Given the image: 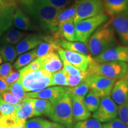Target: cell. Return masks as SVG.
Here are the masks:
<instances>
[{"instance_id": "obj_20", "label": "cell", "mask_w": 128, "mask_h": 128, "mask_svg": "<svg viewBox=\"0 0 128 128\" xmlns=\"http://www.w3.org/2000/svg\"><path fill=\"white\" fill-rule=\"evenodd\" d=\"M53 37L56 40L64 39L70 42H79L76 33L75 24L72 20L68 21L62 24L58 28L56 34Z\"/></svg>"}, {"instance_id": "obj_17", "label": "cell", "mask_w": 128, "mask_h": 128, "mask_svg": "<svg viewBox=\"0 0 128 128\" xmlns=\"http://www.w3.org/2000/svg\"><path fill=\"white\" fill-rule=\"evenodd\" d=\"M71 98L72 101L73 119L74 122L85 120L89 119L92 116L91 112H90L84 106V97H80V96H71Z\"/></svg>"}, {"instance_id": "obj_24", "label": "cell", "mask_w": 128, "mask_h": 128, "mask_svg": "<svg viewBox=\"0 0 128 128\" xmlns=\"http://www.w3.org/2000/svg\"><path fill=\"white\" fill-rule=\"evenodd\" d=\"M56 42L62 49L78 52L84 55H88L89 53L87 44L80 42H70L64 39H58L56 40Z\"/></svg>"}, {"instance_id": "obj_35", "label": "cell", "mask_w": 128, "mask_h": 128, "mask_svg": "<svg viewBox=\"0 0 128 128\" xmlns=\"http://www.w3.org/2000/svg\"><path fill=\"white\" fill-rule=\"evenodd\" d=\"M87 77V76L86 72L81 75L72 76V75L67 74V81H68V86L70 87H76V86L81 84V82H82L83 81H84Z\"/></svg>"}, {"instance_id": "obj_30", "label": "cell", "mask_w": 128, "mask_h": 128, "mask_svg": "<svg viewBox=\"0 0 128 128\" xmlns=\"http://www.w3.org/2000/svg\"><path fill=\"white\" fill-rule=\"evenodd\" d=\"M66 93L70 96H80L85 97L88 92H89L90 88L87 83L86 81H83L76 87H65Z\"/></svg>"}, {"instance_id": "obj_51", "label": "cell", "mask_w": 128, "mask_h": 128, "mask_svg": "<svg viewBox=\"0 0 128 128\" xmlns=\"http://www.w3.org/2000/svg\"><path fill=\"white\" fill-rule=\"evenodd\" d=\"M1 95H0V98H1Z\"/></svg>"}, {"instance_id": "obj_9", "label": "cell", "mask_w": 128, "mask_h": 128, "mask_svg": "<svg viewBox=\"0 0 128 128\" xmlns=\"http://www.w3.org/2000/svg\"><path fill=\"white\" fill-rule=\"evenodd\" d=\"M118 116V106L110 96L102 98L98 109L94 112L92 118L100 122H108Z\"/></svg>"}, {"instance_id": "obj_32", "label": "cell", "mask_w": 128, "mask_h": 128, "mask_svg": "<svg viewBox=\"0 0 128 128\" xmlns=\"http://www.w3.org/2000/svg\"><path fill=\"white\" fill-rule=\"evenodd\" d=\"M8 92H10L14 97L20 101L23 100L26 97L27 92H25L24 89L18 80L13 84L10 85Z\"/></svg>"}, {"instance_id": "obj_2", "label": "cell", "mask_w": 128, "mask_h": 128, "mask_svg": "<svg viewBox=\"0 0 128 128\" xmlns=\"http://www.w3.org/2000/svg\"><path fill=\"white\" fill-rule=\"evenodd\" d=\"M118 44L117 36L110 24V20L92 33L87 43L89 53L91 56L94 57Z\"/></svg>"}, {"instance_id": "obj_22", "label": "cell", "mask_w": 128, "mask_h": 128, "mask_svg": "<svg viewBox=\"0 0 128 128\" xmlns=\"http://www.w3.org/2000/svg\"><path fill=\"white\" fill-rule=\"evenodd\" d=\"M105 13L113 16L128 10V0H103Z\"/></svg>"}, {"instance_id": "obj_46", "label": "cell", "mask_w": 128, "mask_h": 128, "mask_svg": "<svg viewBox=\"0 0 128 128\" xmlns=\"http://www.w3.org/2000/svg\"><path fill=\"white\" fill-rule=\"evenodd\" d=\"M9 89V85L6 83L5 80L0 77V94L8 92Z\"/></svg>"}, {"instance_id": "obj_40", "label": "cell", "mask_w": 128, "mask_h": 128, "mask_svg": "<svg viewBox=\"0 0 128 128\" xmlns=\"http://www.w3.org/2000/svg\"><path fill=\"white\" fill-rule=\"evenodd\" d=\"M13 71V66L12 64L6 62L0 65V77L2 78H6Z\"/></svg>"}, {"instance_id": "obj_39", "label": "cell", "mask_w": 128, "mask_h": 128, "mask_svg": "<svg viewBox=\"0 0 128 128\" xmlns=\"http://www.w3.org/2000/svg\"><path fill=\"white\" fill-rule=\"evenodd\" d=\"M103 128H128V125L120 119L116 118L104 124Z\"/></svg>"}, {"instance_id": "obj_11", "label": "cell", "mask_w": 128, "mask_h": 128, "mask_svg": "<svg viewBox=\"0 0 128 128\" xmlns=\"http://www.w3.org/2000/svg\"><path fill=\"white\" fill-rule=\"evenodd\" d=\"M58 53L62 60H65L84 72L87 71L90 64L92 60V58L91 55H84L62 48Z\"/></svg>"}, {"instance_id": "obj_31", "label": "cell", "mask_w": 128, "mask_h": 128, "mask_svg": "<svg viewBox=\"0 0 128 128\" xmlns=\"http://www.w3.org/2000/svg\"><path fill=\"white\" fill-rule=\"evenodd\" d=\"M60 86L65 87L68 86L67 74L64 69L56 72L52 74L51 86Z\"/></svg>"}, {"instance_id": "obj_12", "label": "cell", "mask_w": 128, "mask_h": 128, "mask_svg": "<svg viewBox=\"0 0 128 128\" xmlns=\"http://www.w3.org/2000/svg\"><path fill=\"white\" fill-rule=\"evenodd\" d=\"M109 20L121 44L128 45V10L113 16Z\"/></svg>"}, {"instance_id": "obj_10", "label": "cell", "mask_w": 128, "mask_h": 128, "mask_svg": "<svg viewBox=\"0 0 128 128\" xmlns=\"http://www.w3.org/2000/svg\"><path fill=\"white\" fill-rule=\"evenodd\" d=\"M18 7L16 0H0V38L12 27L13 16Z\"/></svg>"}, {"instance_id": "obj_41", "label": "cell", "mask_w": 128, "mask_h": 128, "mask_svg": "<svg viewBox=\"0 0 128 128\" xmlns=\"http://www.w3.org/2000/svg\"><path fill=\"white\" fill-rule=\"evenodd\" d=\"M0 95H1V98L4 100V101H5V102H7L8 103L11 104L16 106L17 105L22 102V101L18 100V99L16 98V97H14V96L9 92H2V93L0 94Z\"/></svg>"}, {"instance_id": "obj_7", "label": "cell", "mask_w": 128, "mask_h": 128, "mask_svg": "<svg viewBox=\"0 0 128 128\" xmlns=\"http://www.w3.org/2000/svg\"><path fill=\"white\" fill-rule=\"evenodd\" d=\"M76 12L74 17V24L85 19L94 17L104 12L103 0H75Z\"/></svg>"}, {"instance_id": "obj_21", "label": "cell", "mask_w": 128, "mask_h": 128, "mask_svg": "<svg viewBox=\"0 0 128 128\" xmlns=\"http://www.w3.org/2000/svg\"><path fill=\"white\" fill-rule=\"evenodd\" d=\"M16 106L17 109L14 112V114L18 120H27L28 118L33 117L34 105L32 98L26 97L20 103Z\"/></svg>"}, {"instance_id": "obj_26", "label": "cell", "mask_w": 128, "mask_h": 128, "mask_svg": "<svg viewBox=\"0 0 128 128\" xmlns=\"http://www.w3.org/2000/svg\"><path fill=\"white\" fill-rule=\"evenodd\" d=\"M33 98L34 105V116H49L52 110L53 104L49 100L40 98Z\"/></svg>"}, {"instance_id": "obj_42", "label": "cell", "mask_w": 128, "mask_h": 128, "mask_svg": "<svg viewBox=\"0 0 128 128\" xmlns=\"http://www.w3.org/2000/svg\"><path fill=\"white\" fill-rule=\"evenodd\" d=\"M42 118H34L26 120V128H44Z\"/></svg>"}, {"instance_id": "obj_33", "label": "cell", "mask_w": 128, "mask_h": 128, "mask_svg": "<svg viewBox=\"0 0 128 128\" xmlns=\"http://www.w3.org/2000/svg\"><path fill=\"white\" fill-rule=\"evenodd\" d=\"M73 128H103V125L100 122L95 119H88L77 122Z\"/></svg>"}, {"instance_id": "obj_50", "label": "cell", "mask_w": 128, "mask_h": 128, "mask_svg": "<svg viewBox=\"0 0 128 128\" xmlns=\"http://www.w3.org/2000/svg\"><path fill=\"white\" fill-rule=\"evenodd\" d=\"M126 76H128V72H127V73H126Z\"/></svg>"}, {"instance_id": "obj_45", "label": "cell", "mask_w": 128, "mask_h": 128, "mask_svg": "<svg viewBox=\"0 0 128 128\" xmlns=\"http://www.w3.org/2000/svg\"><path fill=\"white\" fill-rule=\"evenodd\" d=\"M43 128H66L62 124L55 122H50L47 120L44 119L43 120Z\"/></svg>"}, {"instance_id": "obj_25", "label": "cell", "mask_w": 128, "mask_h": 128, "mask_svg": "<svg viewBox=\"0 0 128 128\" xmlns=\"http://www.w3.org/2000/svg\"><path fill=\"white\" fill-rule=\"evenodd\" d=\"M76 1H74L73 4H70L66 7L60 10L56 18V27L57 28V32L58 28L62 24L68 21L72 20L76 12Z\"/></svg>"}, {"instance_id": "obj_5", "label": "cell", "mask_w": 128, "mask_h": 128, "mask_svg": "<svg viewBox=\"0 0 128 128\" xmlns=\"http://www.w3.org/2000/svg\"><path fill=\"white\" fill-rule=\"evenodd\" d=\"M55 122L62 124L66 128H73L74 121L71 97L66 94L60 101L53 104L48 116Z\"/></svg>"}, {"instance_id": "obj_49", "label": "cell", "mask_w": 128, "mask_h": 128, "mask_svg": "<svg viewBox=\"0 0 128 128\" xmlns=\"http://www.w3.org/2000/svg\"><path fill=\"white\" fill-rule=\"evenodd\" d=\"M1 116L0 114V128H1Z\"/></svg>"}, {"instance_id": "obj_43", "label": "cell", "mask_w": 128, "mask_h": 128, "mask_svg": "<svg viewBox=\"0 0 128 128\" xmlns=\"http://www.w3.org/2000/svg\"><path fill=\"white\" fill-rule=\"evenodd\" d=\"M23 69L29 71H36L41 69V63L39 58H37L34 60L30 62L27 66L23 67Z\"/></svg>"}, {"instance_id": "obj_34", "label": "cell", "mask_w": 128, "mask_h": 128, "mask_svg": "<svg viewBox=\"0 0 128 128\" xmlns=\"http://www.w3.org/2000/svg\"><path fill=\"white\" fill-rule=\"evenodd\" d=\"M16 109H17L16 106L8 103L4 101L1 97L0 98V114L1 116L13 114Z\"/></svg>"}, {"instance_id": "obj_3", "label": "cell", "mask_w": 128, "mask_h": 128, "mask_svg": "<svg viewBox=\"0 0 128 128\" xmlns=\"http://www.w3.org/2000/svg\"><path fill=\"white\" fill-rule=\"evenodd\" d=\"M19 71L18 81L26 92H38L51 86L52 73L46 70L29 71L22 68Z\"/></svg>"}, {"instance_id": "obj_6", "label": "cell", "mask_w": 128, "mask_h": 128, "mask_svg": "<svg viewBox=\"0 0 128 128\" xmlns=\"http://www.w3.org/2000/svg\"><path fill=\"white\" fill-rule=\"evenodd\" d=\"M110 17L104 12L75 24L78 41L87 44L90 38L99 27L106 23Z\"/></svg>"}, {"instance_id": "obj_52", "label": "cell", "mask_w": 128, "mask_h": 128, "mask_svg": "<svg viewBox=\"0 0 128 128\" xmlns=\"http://www.w3.org/2000/svg\"><path fill=\"white\" fill-rule=\"evenodd\" d=\"M16 1H18V0H16Z\"/></svg>"}, {"instance_id": "obj_29", "label": "cell", "mask_w": 128, "mask_h": 128, "mask_svg": "<svg viewBox=\"0 0 128 128\" xmlns=\"http://www.w3.org/2000/svg\"><path fill=\"white\" fill-rule=\"evenodd\" d=\"M84 104L86 108L90 112H94L98 109L100 106V98L92 92H90L85 96Z\"/></svg>"}, {"instance_id": "obj_38", "label": "cell", "mask_w": 128, "mask_h": 128, "mask_svg": "<svg viewBox=\"0 0 128 128\" xmlns=\"http://www.w3.org/2000/svg\"><path fill=\"white\" fill-rule=\"evenodd\" d=\"M62 62H63L64 65L63 69L67 74L74 76V75H81L85 72L81 71V70H79L78 68L71 65L70 63L65 61V60H62Z\"/></svg>"}, {"instance_id": "obj_44", "label": "cell", "mask_w": 128, "mask_h": 128, "mask_svg": "<svg viewBox=\"0 0 128 128\" xmlns=\"http://www.w3.org/2000/svg\"><path fill=\"white\" fill-rule=\"evenodd\" d=\"M20 71H13L8 76H7V77L4 78L6 83L8 85H11L13 83L16 82V81H17L20 78Z\"/></svg>"}, {"instance_id": "obj_27", "label": "cell", "mask_w": 128, "mask_h": 128, "mask_svg": "<svg viewBox=\"0 0 128 128\" xmlns=\"http://www.w3.org/2000/svg\"><path fill=\"white\" fill-rule=\"evenodd\" d=\"M36 58L37 55L36 48L33 50L24 53L22 55H20L14 62L12 66L16 70L23 68V67L27 66L28 64H29L30 62H32Z\"/></svg>"}, {"instance_id": "obj_1", "label": "cell", "mask_w": 128, "mask_h": 128, "mask_svg": "<svg viewBox=\"0 0 128 128\" xmlns=\"http://www.w3.org/2000/svg\"><path fill=\"white\" fill-rule=\"evenodd\" d=\"M18 6L30 17L40 31L52 36L56 34V18L61 10L40 0H18Z\"/></svg>"}, {"instance_id": "obj_4", "label": "cell", "mask_w": 128, "mask_h": 128, "mask_svg": "<svg viewBox=\"0 0 128 128\" xmlns=\"http://www.w3.org/2000/svg\"><path fill=\"white\" fill-rule=\"evenodd\" d=\"M128 70L127 62L122 61L97 62L94 61L92 58L86 73L87 76L97 75L117 81L126 76Z\"/></svg>"}, {"instance_id": "obj_37", "label": "cell", "mask_w": 128, "mask_h": 128, "mask_svg": "<svg viewBox=\"0 0 128 128\" xmlns=\"http://www.w3.org/2000/svg\"><path fill=\"white\" fill-rule=\"evenodd\" d=\"M118 116L122 121L128 125V100L118 107Z\"/></svg>"}, {"instance_id": "obj_19", "label": "cell", "mask_w": 128, "mask_h": 128, "mask_svg": "<svg viewBox=\"0 0 128 128\" xmlns=\"http://www.w3.org/2000/svg\"><path fill=\"white\" fill-rule=\"evenodd\" d=\"M42 42V36L28 34L16 45V49L17 55H21L36 49Z\"/></svg>"}, {"instance_id": "obj_16", "label": "cell", "mask_w": 128, "mask_h": 128, "mask_svg": "<svg viewBox=\"0 0 128 128\" xmlns=\"http://www.w3.org/2000/svg\"><path fill=\"white\" fill-rule=\"evenodd\" d=\"M12 24L15 28L22 31H40L30 17L18 6L14 12Z\"/></svg>"}, {"instance_id": "obj_36", "label": "cell", "mask_w": 128, "mask_h": 128, "mask_svg": "<svg viewBox=\"0 0 128 128\" xmlns=\"http://www.w3.org/2000/svg\"><path fill=\"white\" fill-rule=\"evenodd\" d=\"M46 4L58 9H63L71 4L75 0H40Z\"/></svg>"}, {"instance_id": "obj_23", "label": "cell", "mask_w": 128, "mask_h": 128, "mask_svg": "<svg viewBox=\"0 0 128 128\" xmlns=\"http://www.w3.org/2000/svg\"><path fill=\"white\" fill-rule=\"evenodd\" d=\"M28 34L26 32L11 27L0 38V44H17Z\"/></svg>"}, {"instance_id": "obj_14", "label": "cell", "mask_w": 128, "mask_h": 128, "mask_svg": "<svg viewBox=\"0 0 128 128\" xmlns=\"http://www.w3.org/2000/svg\"><path fill=\"white\" fill-rule=\"evenodd\" d=\"M66 94L65 87L60 86L46 88L38 92H27L26 97L47 100L54 104L63 98Z\"/></svg>"}, {"instance_id": "obj_18", "label": "cell", "mask_w": 128, "mask_h": 128, "mask_svg": "<svg viewBox=\"0 0 128 128\" xmlns=\"http://www.w3.org/2000/svg\"><path fill=\"white\" fill-rule=\"evenodd\" d=\"M41 69L50 73L60 71L63 68V63L60 55L56 52L49 53L44 56L39 58Z\"/></svg>"}, {"instance_id": "obj_13", "label": "cell", "mask_w": 128, "mask_h": 128, "mask_svg": "<svg viewBox=\"0 0 128 128\" xmlns=\"http://www.w3.org/2000/svg\"><path fill=\"white\" fill-rule=\"evenodd\" d=\"M94 61L104 62L122 61L128 62V45L116 46L93 58Z\"/></svg>"}, {"instance_id": "obj_8", "label": "cell", "mask_w": 128, "mask_h": 128, "mask_svg": "<svg viewBox=\"0 0 128 128\" xmlns=\"http://www.w3.org/2000/svg\"><path fill=\"white\" fill-rule=\"evenodd\" d=\"M87 83L90 90L100 98L110 96L113 86L116 80L104 76L92 75L85 80Z\"/></svg>"}, {"instance_id": "obj_48", "label": "cell", "mask_w": 128, "mask_h": 128, "mask_svg": "<svg viewBox=\"0 0 128 128\" xmlns=\"http://www.w3.org/2000/svg\"><path fill=\"white\" fill-rule=\"evenodd\" d=\"M2 62H3V60H2V57H1V56L0 55V65L2 63Z\"/></svg>"}, {"instance_id": "obj_47", "label": "cell", "mask_w": 128, "mask_h": 128, "mask_svg": "<svg viewBox=\"0 0 128 128\" xmlns=\"http://www.w3.org/2000/svg\"><path fill=\"white\" fill-rule=\"evenodd\" d=\"M26 120H18V122H17V124H16L15 128H26Z\"/></svg>"}, {"instance_id": "obj_28", "label": "cell", "mask_w": 128, "mask_h": 128, "mask_svg": "<svg viewBox=\"0 0 128 128\" xmlns=\"http://www.w3.org/2000/svg\"><path fill=\"white\" fill-rule=\"evenodd\" d=\"M0 55L5 62L12 63L17 56L16 47L12 44H0Z\"/></svg>"}, {"instance_id": "obj_15", "label": "cell", "mask_w": 128, "mask_h": 128, "mask_svg": "<svg viewBox=\"0 0 128 128\" xmlns=\"http://www.w3.org/2000/svg\"><path fill=\"white\" fill-rule=\"evenodd\" d=\"M112 99L120 106L128 100V76H125L116 81L111 92Z\"/></svg>"}]
</instances>
